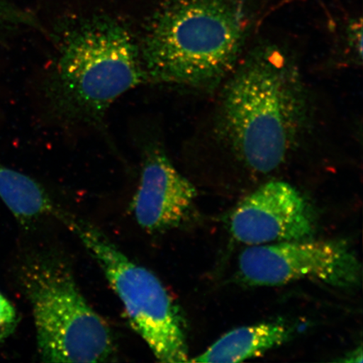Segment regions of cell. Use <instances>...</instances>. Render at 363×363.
<instances>
[{
  "mask_svg": "<svg viewBox=\"0 0 363 363\" xmlns=\"http://www.w3.org/2000/svg\"><path fill=\"white\" fill-rule=\"evenodd\" d=\"M0 22L16 26L24 25L40 30H43V26L40 25L35 17L28 13H26L11 7L8 4L4 3L2 0H0Z\"/></svg>",
  "mask_w": 363,
  "mask_h": 363,
  "instance_id": "7c38bea8",
  "label": "cell"
},
{
  "mask_svg": "<svg viewBox=\"0 0 363 363\" xmlns=\"http://www.w3.org/2000/svg\"><path fill=\"white\" fill-rule=\"evenodd\" d=\"M315 231L310 204L283 181L261 185L239 203L230 216L231 234L250 246L311 239Z\"/></svg>",
  "mask_w": 363,
  "mask_h": 363,
  "instance_id": "52a82bcc",
  "label": "cell"
},
{
  "mask_svg": "<svg viewBox=\"0 0 363 363\" xmlns=\"http://www.w3.org/2000/svg\"><path fill=\"white\" fill-rule=\"evenodd\" d=\"M0 199L24 227L48 217L60 220L65 213L57 207L38 181L2 163H0Z\"/></svg>",
  "mask_w": 363,
  "mask_h": 363,
  "instance_id": "30bf717a",
  "label": "cell"
},
{
  "mask_svg": "<svg viewBox=\"0 0 363 363\" xmlns=\"http://www.w3.org/2000/svg\"><path fill=\"white\" fill-rule=\"evenodd\" d=\"M229 76L218 108V136L247 169L269 174L292 155L306 128L301 76L272 47L250 54Z\"/></svg>",
  "mask_w": 363,
  "mask_h": 363,
  "instance_id": "6da1fadb",
  "label": "cell"
},
{
  "mask_svg": "<svg viewBox=\"0 0 363 363\" xmlns=\"http://www.w3.org/2000/svg\"><path fill=\"white\" fill-rule=\"evenodd\" d=\"M18 323L19 315L16 307L0 292V343L11 337Z\"/></svg>",
  "mask_w": 363,
  "mask_h": 363,
  "instance_id": "8fae6325",
  "label": "cell"
},
{
  "mask_svg": "<svg viewBox=\"0 0 363 363\" xmlns=\"http://www.w3.org/2000/svg\"><path fill=\"white\" fill-rule=\"evenodd\" d=\"M62 221L101 267L123 305L130 325L157 359L189 362L184 318L161 280L131 261L97 227L66 213Z\"/></svg>",
  "mask_w": 363,
  "mask_h": 363,
  "instance_id": "5b68a950",
  "label": "cell"
},
{
  "mask_svg": "<svg viewBox=\"0 0 363 363\" xmlns=\"http://www.w3.org/2000/svg\"><path fill=\"white\" fill-rule=\"evenodd\" d=\"M293 329L283 322H267L229 331L189 362H242L261 357L292 337Z\"/></svg>",
  "mask_w": 363,
  "mask_h": 363,
  "instance_id": "9c48e42d",
  "label": "cell"
},
{
  "mask_svg": "<svg viewBox=\"0 0 363 363\" xmlns=\"http://www.w3.org/2000/svg\"><path fill=\"white\" fill-rule=\"evenodd\" d=\"M49 36L55 56L44 96L49 113L61 124L101 125L116 99L147 81L138 40L116 18H68Z\"/></svg>",
  "mask_w": 363,
  "mask_h": 363,
  "instance_id": "7a4b0ae2",
  "label": "cell"
},
{
  "mask_svg": "<svg viewBox=\"0 0 363 363\" xmlns=\"http://www.w3.org/2000/svg\"><path fill=\"white\" fill-rule=\"evenodd\" d=\"M239 274L252 286H279L311 279L339 289L356 288L362 265L346 242L290 240L251 246L240 253Z\"/></svg>",
  "mask_w": 363,
  "mask_h": 363,
  "instance_id": "8992f818",
  "label": "cell"
},
{
  "mask_svg": "<svg viewBox=\"0 0 363 363\" xmlns=\"http://www.w3.org/2000/svg\"><path fill=\"white\" fill-rule=\"evenodd\" d=\"M143 155L140 183L130 206L135 219L149 233L177 228L191 214L196 189L159 145L149 144Z\"/></svg>",
  "mask_w": 363,
  "mask_h": 363,
  "instance_id": "ba28073f",
  "label": "cell"
},
{
  "mask_svg": "<svg viewBox=\"0 0 363 363\" xmlns=\"http://www.w3.org/2000/svg\"><path fill=\"white\" fill-rule=\"evenodd\" d=\"M340 362H362V347H360L358 349H356L355 351L351 352L347 356V358L345 359L340 360Z\"/></svg>",
  "mask_w": 363,
  "mask_h": 363,
  "instance_id": "4fadbf2b",
  "label": "cell"
},
{
  "mask_svg": "<svg viewBox=\"0 0 363 363\" xmlns=\"http://www.w3.org/2000/svg\"><path fill=\"white\" fill-rule=\"evenodd\" d=\"M251 26L244 0H166L138 40L147 81L213 87L234 70Z\"/></svg>",
  "mask_w": 363,
  "mask_h": 363,
  "instance_id": "3957f363",
  "label": "cell"
},
{
  "mask_svg": "<svg viewBox=\"0 0 363 363\" xmlns=\"http://www.w3.org/2000/svg\"><path fill=\"white\" fill-rule=\"evenodd\" d=\"M23 289L33 308L44 362H104L116 355L110 326L82 294L67 263L53 256L27 261Z\"/></svg>",
  "mask_w": 363,
  "mask_h": 363,
  "instance_id": "277c9868",
  "label": "cell"
}]
</instances>
